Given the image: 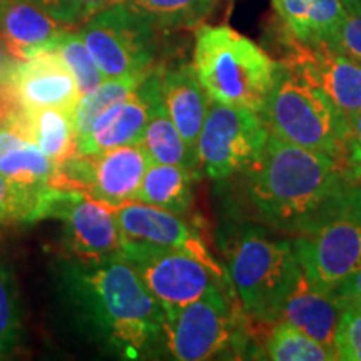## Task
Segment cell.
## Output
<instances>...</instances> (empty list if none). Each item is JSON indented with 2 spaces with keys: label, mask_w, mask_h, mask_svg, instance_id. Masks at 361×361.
<instances>
[{
  "label": "cell",
  "mask_w": 361,
  "mask_h": 361,
  "mask_svg": "<svg viewBox=\"0 0 361 361\" xmlns=\"http://www.w3.org/2000/svg\"><path fill=\"white\" fill-rule=\"evenodd\" d=\"M291 246L316 290L331 293L361 268V184L351 180L331 213L313 229L296 234Z\"/></svg>",
  "instance_id": "obj_6"
},
{
  "label": "cell",
  "mask_w": 361,
  "mask_h": 361,
  "mask_svg": "<svg viewBox=\"0 0 361 361\" xmlns=\"http://www.w3.org/2000/svg\"><path fill=\"white\" fill-rule=\"evenodd\" d=\"M78 34L106 79L144 75L157 67L161 32L124 4L99 12Z\"/></svg>",
  "instance_id": "obj_8"
},
{
  "label": "cell",
  "mask_w": 361,
  "mask_h": 361,
  "mask_svg": "<svg viewBox=\"0 0 361 361\" xmlns=\"http://www.w3.org/2000/svg\"><path fill=\"white\" fill-rule=\"evenodd\" d=\"M20 340V306L8 264L0 258V356L16 350Z\"/></svg>",
  "instance_id": "obj_29"
},
{
  "label": "cell",
  "mask_w": 361,
  "mask_h": 361,
  "mask_svg": "<svg viewBox=\"0 0 361 361\" xmlns=\"http://www.w3.org/2000/svg\"><path fill=\"white\" fill-rule=\"evenodd\" d=\"M266 355L273 361H331L338 355L323 343L293 326L291 323L279 319L268 338Z\"/></svg>",
  "instance_id": "obj_26"
},
{
  "label": "cell",
  "mask_w": 361,
  "mask_h": 361,
  "mask_svg": "<svg viewBox=\"0 0 361 361\" xmlns=\"http://www.w3.org/2000/svg\"><path fill=\"white\" fill-rule=\"evenodd\" d=\"M162 97L168 114L189 146L197 151V137L204 124L211 97L197 79L192 64L162 71Z\"/></svg>",
  "instance_id": "obj_18"
},
{
  "label": "cell",
  "mask_w": 361,
  "mask_h": 361,
  "mask_svg": "<svg viewBox=\"0 0 361 361\" xmlns=\"http://www.w3.org/2000/svg\"><path fill=\"white\" fill-rule=\"evenodd\" d=\"M350 141L351 146L361 151V109L350 117Z\"/></svg>",
  "instance_id": "obj_36"
},
{
  "label": "cell",
  "mask_w": 361,
  "mask_h": 361,
  "mask_svg": "<svg viewBox=\"0 0 361 361\" xmlns=\"http://www.w3.org/2000/svg\"><path fill=\"white\" fill-rule=\"evenodd\" d=\"M56 51L61 54V57L64 59L67 67L71 69L72 75L75 78V82H78L80 90V96L90 92L92 89H96L97 85L106 79L102 75V72L99 71L96 61L90 56L87 45H85L84 40L80 39L78 30L72 32V27L59 37L56 44Z\"/></svg>",
  "instance_id": "obj_28"
},
{
  "label": "cell",
  "mask_w": 361,
  "mask_h": 361,
  "mask_svg": "<svg viewBox=\"0 0 361 361\" xmlns=\"http://www.w3.org/2000/svg\"><path fill=\"white\" fill-rule=\"evenodd\" d=\"M348 12H361V0H343Z\"/></svg>",
  "instance_id": "obj_38"
},
{
  "label": "cell",
  "mask_w": 361,
  "mask_h": 361,
  "mask_svg": "<svg viewBox=\"0 0 361 361\" xmlns=\"http://www.w3.org/2000/svg\"><path fill=\"white\" fill-rule=\"evenodd\" d=\"M269 134L323 152L348 169L350 123L346 116L303 75L278 62L276 78L261 112Z\"/></svg>",
  "instance_id": "obj_5"
},
{
  "label": "cell",
  "mask_w": 361,
  "mask_h": 361,
  "mask_svg": "<svg viewBox=\"0 0 361 361\" xmlns=\"http://www.w3.org/2000/svg\"><path fill=\"white\" fill-rule=\"evenodd\" d=\"M149 166L139 144L107 149L84 156L82 191L112 207L134 201Z\"/></svg>",
  "instance_id": "obj_16"
},
{
  "label": "cell",
  "mask_w": 361,
  "mask_h": 361,
  "mask_svg": "<svg viewBox=\"0 0 361 361\" xmlns=\"http://www.w3.org/2000/svg\"><path fill=\"white\" fill-rule=\"evenodd\" d=\"M286 66L316 85L346 116L353 117L361 109V64L338 52L328 42L305 45L288 40Z\"/></svg>",
  "instance_id": "obj_12"
},
{
  "label": "cell",
  "mask_w": 361,
  "mask_h": 361,
  "mask_svg": "<svg viewBox=\"0 0 361 361\" xmlns=\"http://www.w3.org/2000/svg\"><path fill=\"white\" fill-rule=\"evenodd\" d=\"M341 308L329 293L316 290L301 273L295 290L288 296L281 319L323 343L336 353V329Z\"/></svg>",
  "instance_id": "obj_19"
},
{
  "label": "cell",
  "mask_w": 361,
  "mask_h": 361,
  "mask_svg": "<svg viewBox=\"0 0 361 361\" xmlns=\"http://www.w3.org/2000/svg\"><path fill=\"white\" fill-rule=\"evenodd\" d=\"M328 44L361 64V12H346Z\"/></svg>",
  "instance_id": "obj_32"
},
{
  "label": "cell",
  "mask_w": 361,
  "mask_h": 361,
  "mask_svg": "<svg viewBox=\"0 0 361 361\" xmlns=\"http://www.w3.org/2000/svg\"><path fill=\"white\" fill-rule=\"evenodd\" d=\"M22 106L17 101L6 80L0 82V129H8L19 117Z\"/></svg>",
  "instance_id": "obj_34"
},
{
  "label": "cell",
  "mask_w": 361,
  "mask_h": 361,
  "mask_svg": "<svg viewBox=\"0 0 361 361\" xmlns=\"http://www.w3.org/2000/svg\"><path fill=\"white\" fill-rule=\"evenodd\" d=\"M56 278L79 328L106 351L139 360L164 340V310L123 255L101 263L59 259Z\"/></svg>",
  "instance_id": "obj_1"
},
{
  "label": "cell",
  "mask_w": 361,
  "mask_h": 361,
  "mask_svg": "<svg viewBox=\"0 0 361 361\" xmlns=\"http://www.w3.org/2000/svg\"><path fill=\"white\" fill-rule=\"evenodd\" d=\"M228 278L247 316L261 323L281 319L301 269L291 239L269 234L264 226L243 224L224 245Z\"/></svg>",
  "instance_id": "obj_3"
},
{
  "label": "cell",
  "mask_w": 361,
  "mask_h": 361,
  "mask_svg": "<svg viewBox=\"0 0 361 361\" xmlns=\"http://www.w3.org/2000/svg\"><path fill=\"white\" fill-rule=\"evenodd\" d=\"M146 75L147 74L104 79L96 89L80 96L79 102L75 104L74 111H72V124H74L78 141L89 134L92 124L96 123V119L102 112L128 99L139 87V84L142 82Z\"/></svg>",
  "instance_id": "obj_25"
},
{
  "label": "cell",
  "mask_w": 361,
  "mask_h": 361,
  "mask_svg": "<svg viewBox=\"0 0 361 361\" xmlns=\"http://www.w3.org/2000/svg\"><path fill=\"white\" fill-rule=\"evenodd\" d=\"M123 256L134 266L166 314L200 300L223 279L209 266L176 247L123 239Z\"/></svg>",
  "instance_id": "obj_11"
},
{
  "label": "cell",
  "mask_w": 361,
  "mask_h": 361,
  "mask_svg": "<svg viewBox=\"0 0 361 361\" xmlns=\"http://www.w3.org/2000/svg\"><path fill=\"white\" fill-rule=\"evenodd\" d=\"M197 178L196 173L180 166L149 162L134 201L184 216L192 207V186Z\"/></svg>",
  "instance_id": "obj_22"
},
{
  "label": "cell",
  "mask_w": 361,
  "mask_h": 361,
  "mask_svg": "<svg viewBox=\"0 0 361 361\" xmlns=\"http://www.w3.org/2000/svg\"><path fill=\"white\" fill-rule=\"evenodd\" d=\"M112 213L123 239L176 247L197 258L201 263L209 266L218 276L224 278L223 268L207 250L204 239L183 219V216L137 201L112 207Z\"/></svg>",
  "instance_id": "obj_14"
},
{
  "label": "cell",
  "mask_w": 361,
  "mask_h": 361,
  "mask_svg": "<svg viewBox=\"0 0 361 361\" xmlns=\"http://www.w3.org/2000/svg\"><path fill=\"white\" fill-rule=\"evenodd\" d=\"M164 345L179 361H204L246 345L224 288L214 286L174 313L166 314Z\"/></svg>",
  "instance_id": "obj_9"
},
{
  "label": "cell",
  "mask_w": 361,
  "mask_h": 361,
  "mask_svg": "<svg viewBox=\"0 0 361 361\" xmlns=\"http://www.w3.org/2000/svg\"><path fill=\"white\" fill-rule=\"evenodd\" d=\"M139 146L146 152L149 162L180 166L197 176L201 174L197 151L183 139L178 128L171 121L164 101L152 111Z\"/></svg>",
  "instance_id": "obj_23"
},
{
  "label": "cell",
  "mask_w": 361,
  "mask_h": 361,
  "mask_svg": "<svg viewBox=\"0 0 361 361\" xmlns=\"http://www.w3.org/2000/svg\"><path fill=\"white\" fill-rule=\"evenodd\" d=\"M0 174L13 183L51 184L57 176V162L45 156L37 146L24 142L0 154Z\"/></svg>",
  "instance_id": "obj_27"
},
{
  "label": "cell",
  "mask_w": 361,
  "mask_h": 361,
  "mask_svg": "<svg viewBox=\"0 0 361 361\" xmlns=\"http://www.w3.org/2000/svg\"><path fill=\"white\" fill-rule=\"evenodd\" d=\"M284 30L305 45L328 42L346 16L343 0H271Z\"/></svg>",
  "instance_id": "obj_20"
},
{
  "label": "cell",
  "mask_w": 361,
  "mask_h": 361,
  "mask_svg": "<svg viewBox=\"0 0 361 361\" xmlns=\"http://www.w3.org/2000/svg\"><path fill=\"white\" fill-rule=\"evenodd\" d=\"M192 67L211 101L261 114L278 62L229 25L196 27Z\"/></svg>",
  "instance_id": "obj_4"
},
{
  "label": "cell",
  "mask_w": 361,
  "mask_h": 361,
  "mask_svg": "<svg viewBox=\"0 0 361 361\" xmlns=\"http://www.w3.org/2000/svg\"><path fill=\"white\" fill-rule=\"evenodd\" d=\"M13 61H16V59L8 54L6 45H4V42H2V39H0V82L6 79L7 72H8V69H11Z\"/></svg>",
  "instance_id": "obj_37"
},
{
  "label": "cell",
  "mask_w": 361,
  "mask_h": 361,
  "mask_svg": "<svg viewBox=\"0 0 361 361\" xmlns=\"http://www.w3.org/2000/svg\"><path fill=\"white\" fill-rule=\"evenodd\" d=\"M336 355L343 361H361V306H343L336 329Z\"/></svg>",
  "instance_id": "obj_31"
},
{
  "label": "cell",
  "mask_w": 361,
  "mask_h": 361,
  "mask_svg": "<svg viewBox=\"0 0 361 361\" xmlns=\"http://www.w3.org/2000/svg\"><path fill=\"white\" fill-rule=\"evenodd\" d=\"M4 80L22 109L54 107L72 112L80 99L75 78L57 51L13 61Z\"/></svg>",
  "instance_id": "obj_15"
},
{
  "label": "cell",
  "mask_w": 361,
  "mask_h": 361,
  "mask_svg": "<svg viewBox=\"0 0 361 361\" xmlns=\"http://www.w3.org/2000/svg\"><path fill=\"white\" fill-rule=\"evenodd\" d=\"M269 130L258 112L211 101L197 137V157L207 178L243 174L263 152Z\"/></svg>",
  "instance_id": "obj_10"
},
{
  "label": "cell",
  "mask_w": 361,
  "mask_h": 361,
  "mask_svg": "<svg viewBox=\"0 0 361 361\" xmlns=\"http://www.w3.org/2000/svg\"><path fill=\"white\" fill-rule=\"evenodd\" d=\"M59 219L66 226V247L71 258L101 263L123 255V236L112 206L78 189L42 184L29 223Z\"/></svg>",
  "instance_id": "obj_7"
},
{
  "label": "cell",
  "mask_w": 361,
  "mask_h": 361,
  "mask_svg": "<svg viewBox=\"0 0 361 361\" xmlns=\"http://www.w3.org/2000/svg\"><path fill=\"white\" fill-rule=\"evenodd\" d=\"M157 32L194 29L213 12L218 0H121Z\"/></svg>",
  "instance_id": "obj_24"
},
{
  "label": "cell",
  "mask_w": 361,
  "mask_h": 361,
  "mask_svg": "<svg viewBox=\"0 0 361 361\" xmlns=\"http://www.w3.org/2000/svg\"><path fill=\"white\" fill-rule=\"evenodd\" d=\"M329 295L335 298L340 308L350 305L361 306V268L343 279Z\"/></svg>",
  "instance_id": "obj_33"
},
{
  "label": "cell",
  "mask_w": 361,
  "mask_h": 361,
  "mask_svg": "<svg viewBox=\"0 0 361 361\" xmlns=\"http://www.w3.org/2000/svg\"><path fill=\"white\" fill-rule=\"evenodd\" d=\"M243 176L259 223L293 236L310 231L326 218L353 180L348 169L333 157L273 134Z\"/></svg>",
  "instance_id": "obj_2"
},
{
  "label": "cell",
  "mask_w": 361,
  "mask_h": 361,
  "mask_svg": "<svg viewBox=\"0 0 361 361\" xmlns=\"http://www.w3.org/2000/svg\"><path fill=\"white\" fill-rule=\"evenodd\" d=\"M67 29L71 27L54 20L34 0H0V39L16 61L56 51Z\"/></svg>",
  "instance_id": "obj_17"
},
{
  "label": "cell",
  "mask_w": 361,
  "mask_h": 361,
  "mask_svg": "<svg viewBox=\"0 0 361 361\" xmlns=\"http://www.w3.org/2000/svg\"><path fill=\"white\" fill-rule=\"evenodd\" d=\"M25 142L37 146L52 161L61 162L78 154L72 112L42 107V109H22L11 128Z\"/></svg>",
  "instance_id": "obj_21"
},
{
  "label": "cell",
  "mask_w": 361,
  "mask_h": 361,
  "mask_svg": "<svg viewBox=\"0 0 361 361\" xmlns=\"http://www.w3.org/2000/svg\"><path fill=\"white\" fill-rule=\"evenodd\" d=\"M45 13L67 27H79L121 0H34Z\"/></svg>",
  "instance_id": "obj_30"
},
{
  "label": "cell",
  "mask_w": 361,
  "mask_h": 361,
  "mask_svg": "<svg viewBox=\"0 0 361 361\" xmlns=\"http://www.w3.org/2000/svg\"><path fill=\"white\" fill-rule=\"evenodd\" d=\"M348 176L355 180V183L361 184V151L358 147L353 146H350Z\"/></svg>",
  "instance_id": "obj_35"
},
{
  "label": "cell",
  "mask_w": 361,
  "mask_h": 361,
  "mask_svg": "<svg viewBox=\"0 0 361 361\" xmlns=\"http://www.w3.org/2000/svg\"><path fill=\"white\" fill-rule=\"evenodd\" d=\"M162 71V66L154 67L128 99L102 112L89 134L78 141V154L92 156L112 147L139 144L152 111L164 101Z\"/></svg>",
  "instance_id": "obj_13"
}]
</instances>
